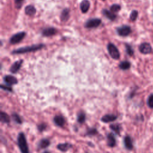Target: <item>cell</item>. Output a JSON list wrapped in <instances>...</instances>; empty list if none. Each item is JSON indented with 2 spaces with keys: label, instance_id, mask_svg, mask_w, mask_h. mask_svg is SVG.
<instances>
[{
  "label": "cell",
  "instance_id": "obj_8",
  "mask_svg": "<svg viewBox=\"0 0 153 153\" xmlns=\"http://www.w3.org/2000/svg\"><path fill=\"white\" fill-rule=\"evenodd\" d=\"M4 81L5 82V83L8 85H14L16 84L18 82V81L17 79V78L11 75H5L4 77Z\"/></svg>",
  "mask_w": 153,
  "mask_h": 153
},
{
  "label": "cell",
  "instance_id": "obj_28",
  "mask_svg": "<svg viewBox=\"0 0 153 153\" xmlns=\"http://www.w3.org/2000/svg\"><path fill=\"white\" fill-rule=\"evenodd\" d=\"M138 16V12L136 10H133L130 15V19L131 21L134 22L136 20Z\"/></svg>",
  "mask_w": 153,
  "mask_h": 153
},
{
  "label": "cell",
  "instance_id": "obj_17",
  "mask_svg": "<svg viewBox=\"0 0 153 153\" xmlns=\"http://www.w3.org/2000/svg\"><path fill=\"white\" fill-rule=\"evenodd\" d=\"M102 13L105 16H106V17H107L108 19H109L111 21H114L117 17V16L116 14H115L114 13L111 11L110 10H108L106 9H103L102 10Z\"/></svg>",
  "mask_w": 153,
  "mask_h": 153
},
{
  "label": "cell",
  "instance_id": "obj_36",
  "mask_svg": "<svg viewBox=\"0 0 153 153\" xmlns=\"http://www.w3.org/2000/svg\"><path fill=\"white\" fill-rule=\"evenodd\" d=\"M85 153H88V152H85Z\"/></svg>",
  "mask_w": 153,
  "mask_h": 153
},
{
  "label": "cell",
  "instance_id": "obj_7",
  "mask_svg": "<svg viewBox=\"0 0 153 153\" xmlns=\"http://www.w3.org/2000/svg\"><path fill=\"white\" fill-rule=\"evenodd\" d=\"M139 50L140 52L143 54H149L152 52L151 45L148 42L142 43L139 47Z\"/></svg>",
  "mask_w": 153,
  "mask_h": 153
},
{
  "label": "cell",
  "instance_id": "obj_31",
  "mask_svg": "<svg viewBox=\"0 0 153 153\" xmlns=\"http://www.w3.org/2000/svg\"><path fill=\"white\" fill-rule=\"evenodd\" d=\"M47 126L45 123H41L38 125L37 128H38V130L39 131L42 132L47 128Z\"/></svg>",
  "mask_w": 153,
  "mask_h": 153
},
{
  "label": "cell",
  "instance_id": "obj_21",
  "mask_svg": "<svg viewBox=\"0 0 153 153\" xmlns=\"http://www.w3.org/2000/svg\"><path fill=\"white\" fill-rule=\"evenodd\" d=\"M86 120V115L84 112L81 111L77 114V122L79 124H82Z\"/></svg>",
  "mask_w": 153,
  "mask_h": 153
},
{
  "label": "cell",
  "instance_id": "obj_26",
  "mask_svg": "<svg viewBox=\"0 0 153 153\" xmlns=\"http://www.w3.org/2000/svg\"><path fill=\"white\" fill-rule=\"evenodd\" d=\"M97 133V130L96 128H90L87 130L85 134L87 136H94Z\"/></svg>",
  "mask_w": 153,
  "mask_h": 153
},
{
  "label": "cell",
  "instance_id": "obj_5",
  "mask_svg": "<svg viewBox=\"0 0 153 153\" xmlns=\"http://www.w3.org/2000/svg\"><path fill=\"white\" fill-rule=\"evenodd\" d=\"M101 23V20L98 18H93L88 20L84 24L86 28H95L98 27Z\"/></svg>",
  "mask_w": 153,
  "mask_h": 153
},
{
  "label": "cell",
  "instance_id": "obj_9",
  "mask_svg": "<svg viewBox=\"0 0 153 153\" xmlns=\"http://www.w3.org/2000/svg\"><path fill=\"white\" fill-rule=\"evenodd\" d=\"M23 62V60L21 59V60H17L14 63H13L10 68V72L13 74H15V73L17 72L20 70Z\"/></svg>",
  "mask_w": 153,
  "mask_h": 153
},
{
  "label": "cell",
  "instance_id": "obj_1",
  "mask_svg": "<svg viewBox=\"0 0 153 153\" xmlns=\"http://www.w3.org/2000/svg\"><path fill=\"white\" fill-rule=\"evenodd\" d=\"M44 47V45L42 44L32 45L31 46H26V47L17 48L16 50H14L11 52V53L12 54H22V53H29L32 51H35L41 49Z\"/></svg>",
  "mask_w": 153,
  "mask_h": 153
},
{
  "label": "cell",
  "instance_id": "obj_34",
  "mask_svg": "<svg viewBox=\"0 0 153 153\" xmlns=\"http://www.w3.org/2000/svg\"><path fill=\"white\" fill-rule=\"evenodd\" d=\"M42 153H50L49 151H44V152H43Z\"/></svg>",
  "mask_w": 153,
  "mask_h": 153
},
{
  "label": "cell",
  "instance_id": "obj_3",
  "mask_svg": "<svg viewBox=\"0 0 153 153\" xmlns=\"http://www.w3.org/2000/svg\"><path fill=\"white\" fill-rule=\"evenodd\" d=\"M107 49L110 56L115 60H118L120 58V54L117 48V47L112 43H109L107 46Z\"/></svg>",
  "mask_w": 153,
  "mask_h": 153
},
{
  "label": "cell",
  "instance_id": "obj_27",
  "mask_svg": "<svg viewBox=\"0 0 153 153\" xmlns=\"http://www.w3.org/2000/svg\"><path fill=\"white\" fill-rule=\"evenodd\" d=\"M121 10V7L118 4H113L110 7V11L113 12V13H116L118 12Z\"/></svg>",
  "mask_w": 153,
  "mask_h": 153
},
{
  "label": "cell",
  "instance_id": "obj_24",
  "mask_svg": "<svg viewBox=\"0 0 153 153\" xmlns=\"http://www.w3.org/2000/svg\"><path fill=\"white\" fill-rule=\"evenodd\" d=\"M130 63L127 60L123 61L119 64V67L122 70H127L130 68Z\"/></svg>",
  "mask_w": 153,
  "mask_h": 153
},
{
  "label": "cell",
  "instance_id": "obj_20",
  "mask_svg": "<svg viewBox=\"0 0 153 153\" xmlns=\"http://www.w3.org/2000/svg\"><path fill=\"white\" fill-rule=\"evenodd\" d=\"M69 18V9L65 8L62 10L60 14V19L63 22L67 21Z\"/></svg>",
  "mask_w": 153,
  "mask_h": 153
},
{
  "label": "cell",
  "instance_id": "obj_2",
  "mask_svg": "<svg viewBox=\"0 0 153 153\" xmlns=\"http://www.w3.org/2000/svg\"><path fill=\"white\" fill-rule=\"evenodd\" d=\"M17 144L22 153H29V147L25 134L22 132L19 133L17 136Z\"/></svg>",
  "mask_w": 153,
  "mask_h": 153
},
{
  "label": "cell",
  "instance_id": "obj_4",
  "mask_svg": "<svg viewBox=\"0 0 153 153\" xmlns=\"http://www.w3.org/2000/svg\"><path fill=\"white\" fill-rule=\"evenodd\" d=\"M26 36L25 32H20L13 35L10 39V42L11 44H16L20 42Z\"/></svg>",
  "mask_w": 153,
  "mask_h": 153
},
{
  "label": "cell",
  "instance_id": "obj_35",
  "mask_svg": "<svg viewBox=\"0 0 153 153\" xmlns=\"http://www.w3.org/2000/svg\"><path fill=\"white\" fill-rule=\"evenodd\" d=\"M102 1H105V0H102Z\"/></svg>",
  "mask_w": 153,
  "mask_h": 153
},
{
  "label": "cell",
  "instance_id": "obj_16",
  "mask_svg": "<svg viewBox=\"0 0 153 153\" xmlns=\"http://www.w3.org/2000/svg\"><path fill=\"white\" fill-rule=\"evenodd\" d=\"M90 4L88 0H83L80 4V9L83 13H85L90 8Z\"/></svg>",
  "mask_w": 153,
  "mask_h": 153
},
{
  "label": "cell",
  "instance_id": "obj_11",
  "mask_svg": "<svg viewBox=\"0 0 153 153\" xmlns=\"http://www.w3.org/2000/svg\"><path fill=\"white\" fill-rule=\"evenodd\" d=\"M107 144L109 147L113 148L116 145V139L114 134L112 133H109L107 134Z\"/></svg>",
  "mask_w": 153,
  "mask_h": 153
},
{
  "label": "cell",
  "instance_id": "obj_32",
  "mask_svg": "<svg viewBox=\"0 0 153 153\" xmlns=\"http://www.w3.org/2000/svg\"><path fill=\"white\" fill-rule=\"evenodd\" d=\"M1 88L2 89V90H6V91H12L13 90H12V88L11 87V86L10 85H3V84H1Z\"/></svg>",
  "mask_w": 153,
  "mask_h": 153
},
{
  "label": "cell",
  "instance_id": "obj_29",
  "mask_svg": "<svg viewBox=\"0 0 153 153\" xmlns=\"http://www.w3.org/2000/svg\"><path fill=\"white\" fill-rule=\"evenodd\" d=\"M126 53H127L128 55H129L130 56H132L133 55V54H134L133 50L130 45L126 44Z\"/></svg>",
  "mask_w": 153,
  "mask_h": 153
},
{
  "label": "cell",
  "instance_id": "obj_18",
  "mask_svg": "<svg viewBox=\"0 0 153 153\" xmlns=\"http://www.w3.org/2000/svg\"><path fill=\"white\" fill-rule=\"evenodd\" d=\"M25 12L26 15H28L29 16H33L36 13V9L34 6L32 5H29L25 7Z\"/></svg>",
  "mask_w": 153,
  "mask_h": 153
},
{
  "label": "cell",
  "instance_id": "obj_6",
  "mask_svg": "<svg viewBox=\"0 0 153 153\" xmlns=\"http://www.w3.org/2000/svg\"><path fill=\"white\" fill-rule=\"evenodd\" d=\"M117 33L121 36H128L131 32V27L127 25H123L117 29Z\"/></svg>",
  "mask_w": 153,
  "mask_h": 153
},
{
  "label": "cell",
  "instance_id": "obj_22",
  "mask_svg": "<svg viewBox=\"0 0 153 153\" xmlns=\"http://www.w3.org/2000/svg\"><path fill=\"white\" fill-rule=\"evenodd\" d=\"M0 120L3 123L8 124L10 121V118L9 115L5 112L1 111L0 113Z\"/></svg>",
  "mask_w": 153,
  "mask_h": 153
},
{
  "label": "cell",
  "instance_id": "obj_13",
  "mask_svg": "<svg viewBox=\"0 0 153 153\" xmlns=\"http://www.w3.org/2000/svg\"><path fill=\"white\" fill-rule=\"evenodd\" d=\"M54 124L58 127H62L65 124V120L62 115H57L53 118Z\"/></svg>",
  "mask_w": 153,
  "mask_h": 153
},
{
  "label": "cell",
  "instance_id": "obj_15",
  "mask_svg": "<svg viewBox=\"0 0 153 153\" xmlns=\"http://www.w3.org/2000/svg\"><path fill=\"white\" fill-rule=\"evenodd\" d=\"M72 147V145L69 143H59L57 145V149L62 152H66Z\"/></svg>",
  "mask_w": 153,
  "mask_h": 153
},
{
  "label": "cell",
  "instance_id": "obj_14",
  "mask_svg": "<svg viewBox=\"0 0 153 153\" xmlns=\"http://www.w3.org/2000/svg\"><path fill=\"white\" fill-rule=\"evenodd\" d=\"M56 32H57V30L54 27H47V28H45L44 29H43L42 33L44 36H53V35H55L56 33Z\"/></svg>",
  "mask_w": 153,
  "mask_h": 153
},
{
  "label": "cell",
  "instance_id": "obj_25",
  "mask_svg": "<svg viewBox=\"0 0 153 153\" xmlns=\"http://www.w3.org/2000/svg\"><path fill=\"white\" fill-rule=\"evenodd\" d=\"M12 118L13 120L17 124H22V118H20V117L19 116V115H18L16 113H13L12 114Z\"/></svg>",
  "mask_w": 153,
  "mask_h": 153
},
{
  "label": "cell",
  "instance_id": "obj_30",
  "mask_svg": "<svg viewBox=\"0 0 153 153\" xmlns=\"http://www.w3.org/2000/svg\"><path fill=\"white\" fill-rule=\"evenodd\" d=\"M147 104L149 108H153V94L149 96L147 99Z\"/></svg>",
  "mask_w": 153,
  "mask_h": 153
},
{
  "label": "cell",
  "instance_id": "obj_19",
  "mask_svg": "<svg viewBox=\"0 0 153 153\" xmlns=\"http://www.w3.org/2000/svg\"><path fill=\"white\" fill-rule=\"evenodd\" d=\"M50 145V141L48 139L44 138L39 140L38 143V148L39 149H45Z\"/></svg>",
  "mask_w": 153,
  "mask_h": 153
},
{
  "label": "cell",
  "instance_id": "obj_23",
  "mask_svg": "<svg viewBox=\"0 0 153 153\" xmlns=\"http://www.w3.org/2000/svg\"><path fill=\"white\" fill-rule=\"evenodd\" d=\"M109 128L117 134L120 135L121 130V126L120 124H112L109 126Z\"/></svg>",
  "mask_w": 153,
  "mask_h": 153
},
{
  "label": "cell",
  "instance_id": "obj_33",
  "mask_svg": "<svg viewBox=\"0 0 153 153\" xmlns=\"http://www.w3.org/2000/svg\"><path fill=\"white\" fill-rule=\"evenodd\" d=\"M23 0H15V4L17 8H20Z\"/></svg>",
  "mask_w": 153,
  "mask_h": 153
},
{
  "label": "cell",
  "instance_id": "obj_12",
  "mask_svg": "<svg viewBox=\"0 0 153 153\" xmlns=\"http://www.w3.org/2000/svg\"><path fill=\"white\" fill-rule=\"evenodd\" d=\"M117 118V116L114 114H106L104 115L100 119L101 121L103 123H109L112 122L115 120H116Z\"/></svg>",
  "mask_w": 153,
  "mask_h": 153
},
{
  "label": "cell",
  "instance_id": "obj_10",
  "mask_svg": "<svg viewBox=\"0 0 153 153\" xmlns=\"http://www.w3.org/2000/svg\"><path fill=\"white\" fill-rule=\"evenodd\" d=\"M124 145L125 148L128 150H131L133 148V141L131 137L128 135L124 137Z\"/></svg>",
  "mask_w": 153,
  "mask_h": 153
}]
</instances>
